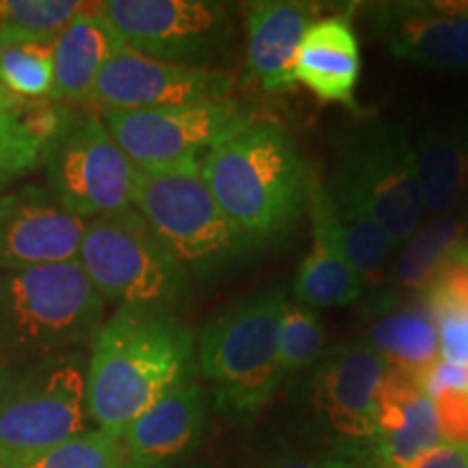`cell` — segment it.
Segmentation results:
<instances>
[{
    "label": "cell",
    "mask_w": 468,
    "mask_h": 468,
    "mask_svg": "<svg viewBox=\"0 0 468 468\" xmlns=\"http://www.w3.org/2000/svg\"><path fill=\"white\" fill-rule=\"evenodd\" d=\"M126 462L122 438L102 430H87L85 434L11 468H122Z\"/></svg>",
    "instance_id": "f546056e"
},
{
    "label": "cell",
    "mask_w": 468,
    "mask_h": 468,
    "mask_svg": "<svg viewBox=\"0 0 468 468\" xmlns=\"http://www.w3.org/2000/svg\"><path fill=\"white\" fill-rule=\"evenodd\" d=\"M25 104L27 102H22L20 98H16L14 93H9L3 85H0V115L17 113V111L25 107Z\"/></svg>",
    "instance_id": "e575fe53"
},
{
    "label": "cell",
    "mask_w": 468,
    "mask_h": 468,
    "mask_svg": "<svg viewBox=\"0 0 468 468\" xmlns=\"http://www.w3.org/2000/svg\"><path fill=\"white\" fill-rule=\"evenodd\" d=\"M365 16L395 57L434 69H468V0L368 3Z\"/></svg>",
    "instance_id": "5bb4252c"
},
{
    "label": "cell",
    "mask_w": 468,
    "mask_h": 468,
    "mask_svg": "<svg viewBox=\"0 0 468 468\" xmlns=\"http://www.w3.org/2000/svg\"><path fill=\"white\" fill-rule=\"evenodd\" d=\"M11 376H14V368H11V362L5 358L3 354H0V395H3V390L7 388Z\"/></svg>",
    "instance_id": "8d00e7d4"
},
{
    "label": "cell",
    "mask_w": 468,
    "mask_h": 468,
    "mask_svg": "<svg viewBox=\"0 0 468 468\" xmlns=\"http://www.w3.org/2000/svg\"><path fill=\"white\" fill-rule=\"evenodd\" d=\"M200 176L221 213L251 245L282 237L308 207L306 163L273 122L254 120L208 150Z\"/></svg>",
    "instance_id": "7a4b0ae2"
},
{
    "label": "cell",
    "mask_w": 468,
    "mask_h": 468,
    "mask_svg": "<svg viewBox=\"0 0 468 468\" xmlns=\"http://www.w3.org/2000/svg\"><path fill=\"white\" fill-rule=\"evenodd\" d=\"M308 207L313 215V250L292 282V302L313 310L349 306L360 300L365 286L343 248L325 183L310 180Z\"/></svg>",
    "instance_id": "2e32d148"
},
{
    "label": "cell",
    "mask_w": 468,
    "mask_h": 468,
    "mask_svg": "<svg viewBox=\"0 0 468 468\" xmlns=\"http://www.w3.org/2000/svg\"><path fill=\"white\" fill-rule=\"evenodd\" d=\"M399 468H468V444L441 442Z\"/></svg>",
    "instance_id": "836d02e7"
},
{
    "label": "cell",
    "mask_w": 468,
    "mask_h": 468,
    "mask_svg": "<svg viewBox=\"0 0 468 468\" xmlns=\"http://www.w3.org/2000/svg\"><path fill=\"white\" fill-rule=\"evenodd\" d=\"M133 208L193 276H213L254 248L221 213L200 165L137 169Z\"/></svg>",
    "instance_id": "5b68a950"
},
{
    "label": "cell",
    "mask_w": 468,
    "mask_h": 468,
    "mask_svg": "<svg viewBox=\"0 0 468 468\" xmlns=\"http://www.w3.org/2000/svg\"><path fill=\"white\" fill-rule=\"evenodd\" d=\"M0 468H9V466H7V464H5V462H3V460H0Z\"/></svg>",
    "instance_id": "ab89813d"
},
{
    "label": "cell",
    "mask_w": 468,
    "mask_h": 468,
    "mask_svg": "<svg viewBox=\"0 0 468 468\" xmlns=\"http://www.w3.org/2000/svg\"><path fill=\"white\" fill-rule=\"evenodd\" d=\"M104 300L79 261L0 271V354L37 362L91 343Z\"/></svg>",
    "instance_id": "3957f363"
},
{
    "label": "cell",
    "mask_w": 468,
    "mask_h": 468,
    "mask_svg": "<svg viewBox=\"0 0 468 468\" xmlns=\"http://www.w3.org/2000/svg\"><path fill=\"white\" fill-rule=\"evenodd\" d=\"M0 85L22 102H44L55 87V42L25 39L0 55Z\"/></svg>",
    "instance_id": "484cf974"
},
{
    "label": "cell",
    "mask_w": 468,
    "mask_h": 468,
    "mask_svg": "<svg viewBox=\"0 0 468 468\" xmlns=\"http://www.w3.org/2000/svg\"><path fill=\"white\" fill-rule=\"evenodd\" d=\"M91 5L79 0H0V25L22 39L55 42L63 28Z\"/></svg>",
    "instance_id": "f1b7e54d"
},
{
    "label": "cell",
    "mask_w": 468,
    "mask_h": 468,
    "mask_svg": "<svg viewBox=\"0 0 468 468\" xmlns=\"http://www.w3.org/2000/svg\"><path fill=\"white\" fill-rule=\"evenodd\" d=\"M204 427L207 397L196 379L186 378L126 427L122 444L128 460L154 468L196 447Z\"/></svg>",
    "instance_id": "d6986e66"
},
{
    "label": "cell",
    "mask_w": 468,
    "mask_h": 468,
    "mask_svg": "<svg viewBox=\"0 0 468 468\" xmlns=\"http://www.w3.org/2000/svg\"><path fill=\"white\" fill-rule=\"evenodd\" d=\"M98 14L134 52L159 61L200 66L232 35V11L210 0H104Z\"/></svg>",
    "instance_id": "8fae6325"
},
{
    "label": "cell",
    "mask_w": 468,
    "mask_h": 468,
    "mask_svg": "<svg viewBox=\"0 0 468 468\" xmlns=\"http://www.w3.org/2000/svg\"><path fill=\"white\" fill-rule=\"evenodd\" d=\"M388 371L362 341L335 345L321 356L310 379V401L321 423L343 442L341 453L373 460L378 395Z\"/></svg>",
    "instance_id": "7c38bea8"
},
{
    "label": "cell",
    "mask_w": 468,
    "mask_h": 468,
    "mask_svg": "<svg viewBox=\"0 0 468 468\" xmlns=\"http://www.w3.org/2000/svg\"><path fill=\"white\" fill-rule=\"evenodd\" d=\"M87 379L74 356L31 362L0 395V460L9 468L85 434Z\"/></svg>",
    "instance_id": "52a82bcc"
},
{
    "label": "cell",
    "mask_w": 468,
    "mask_h": 468,
    "mask_svg": "<svg viewBox=\"0 0 468 468\" xmlns=\"http://www.w3.org/2000/svg\"><path fill=\"white\" fill-rule=\"evenodd\" d=\"M330 196L332 213H335L343 248L347 251L351 265L362 280V286H379L386 282V265L397 250L390 234L379 226L371 210L362 204L349 189L325 183Z\"/></svg>",
    "instance_id": "cb8c5ba5"
},
{
    "label": "cell",
    "mask_w": 468,
    "mask_h": 468,
    "mask_svg": "<svg viewBox=\"0 0 468 468\" xmlns=\"http://www.w3.org/2000/svg\"><path fill=\"white\" fill-rule=\"evenodd\" d=\"M458 254L462 256V259H466V261H468V245H460V248H458Z\"/></svg>",
    "instance_id": "f35d334b"
},
{
    "label": "cell",
    "mask_w": 468,
    "mask_h": 468,
    "mask_svg": "<svg viewBox=\"0 0 468 468\" xmlns=\"http://www.w3.org/2000/svg\"><path fill=\"white\" fill-rule=\"evenodd\" d=\"M376 462L356 458L347 453H319V455H289L269 464L267 468H373Z\"/></svg>",
    "instance_id": "d6a6232c"
},
{
    "label": "cell",
    "mask_w": 468,
    "mask_h": 468,
    "mask_svg": "<svg viewBox=\"0 0 468 468\" xmlns=\"http://www.w3.org/2000/svg\"><path fill=\"white\" fill-rule=\"evenodd\" d=\"M102 300L165 310L186 295L189 273L137 208L87 221L79 259Z\"/></svg>",
    "instance_id": "8992f818"
},
{
    "label": "cell",
    "mask_w": 468,
    "mask_h": 468,
    "mask_svg": "<svg viewBox=\"0 0 468 468\" xmlns=\"http://www.w3.org/2000/svg\"><path fill=\"white\" fill-rule=\"evenodd\" d=\"M444 442L434 401L420 386L390 368L378 395L373 460L382 468H399Z\"/></svg>",
    "instance_id": "ac0fdd59"
},
{
    "label": "cell",
    "mask_w": 468,
    "mask_h": 468,
    "mask_svg": "<svg viewBox=\"0 0 468 468\" xmlns=\"http://www.w3.org/2000/svg\"><path fill=\"white\" fill-rule=\"evenodd\" d=\"M42 163L50 193L74 218L90 221L133 207L137 167L93 111L74 115Z\"/></svg>",
    "instance_id": "9c48e42d"
},
{
    "label": "cell",
    "mask_w": 468,
    "mask_h": 468,
    "mask_svg": "<svg viewBox=\"0 0 468 468\" xmlns=\"http://www.w3.org/2000/svg\"><path fill=\"white\" fill-rule=\"evenodd\" d=\"M196 330L165 310L120 306L91 341L85 368L87 414L122 438L144 410L189 378Z\"/></svg>",
    "instance_id": "6da1fadb"
},
{
    "label": "cell",
    "mask_w": 468,
    "mask_h": 468,
    "mask_svg": "<svg viewBox=\"0 0 468 468\" xmlns=\"http://www.w3.org/2000/svg\"><path fill=\"white\" fill-rule=\"evenodd\" d=\"M284 289H269L234 303L197 335V367L218 388V403L234 419H250L271 401L280 373V321Z\"/></svg>",
    "instance_id": "277c9868"
},
{
    "label": "cell",
    "mask_w": 468,
    "mask_h": 468,
    "mask_svg": "<svg viewBox=\"0 0 468 468\" xmlns=\"http://www.w3.org/2000/svg\"><path fill=\"white\" fill-rule=\"evenodd\" d=\"M460 237L462 224L452 218H441L420 226L414 237L401 245V254L386 273V282L420 292L442 262L460 248Z\"/></svg>",
    "instance_id": "d4e9b609"
},
{
    "label": "cell",
    "mask_w": 468,
    "mask_h": 468,
    "mask_svg": "<svg viewBox=\"0 0 468 468\" xmlns=\"http://www.w3.org/2000/svg\"><path fill=\"white\" fill-rule=\"evenodd\" d=\"M232 87L224 69L159 61L124 48L98 74L87 104L102 115L176 109L228 101Z\"/></svg>",
    "instance_id": "4fadbf2b"
},
{
    "label": "cell",
    "mask_w": 468,
    "mask_h": 468,
    "mask_svg": "<svg viewBox=\"0 0 468 468\" xmlns=\"http://www.w3.org/2000/svg\"><path fill=\"white\" fill-rule=\"evenodd\" d=\"M319 5L300 0H261L248 11L245 66L262 91H284L297 85L295 58Z\"/></svg>",
    "instance_id": "e0dca14e"
},
{
    "label": "cell",
    "mask_w": 468,
    "mask_h": 468,
    "mask_svg": "<svg viewBox=\"0 0 468 468\" xmlns=\"http://www.w3.org/2000/svg\"><path fill=\"white\" fill-rule=\"evenodd\" d=\"M137 169L200 165L202 156L256 120L248 104L232 101L176 109L126 111L102 117Z\"/></svg>",
    "instance_id": "30bf717a"
},
{
    "label": "cell",
    "mask_w": 468,
    "mask_h": 468,
    "mask_svg": "<svg viewBox=\"0 0 468 468\" xmlns=\"http://www.w3.org/2000/svg\"><path fill=\"white\" fill-rule=\"evenodd\" d=\"M393 371L420 382L441 360L434 317L423 302L386 300L367 325L362 338Z\"/></svg>",
    "instance_id": "7402d4cb"
},
{
    "label": "cell",
    "mask_w": 468,
    "mask_h": 468,
    "mask_svg": "<svg viewBox=\"0 0 468 468\" xmlns=\"http://www.w3.org/2000/svg\"><path fill=\"white\" fill-rule=\"evenodd\" d=\"M87 221L69 215L50 189L20 186L0 197V271L79 259Z\"/></svg>",
    "instance_id": "9a60e30c"
},
{
    "label": "cell",
    "mask_w": 468,
    "mask_h": 468,
    "mask_svg": "<svg viewBox=\"0 0 468 468\" xmlns=\"http://www.w3.org/2000/svg\"><path fill=\"white\" fill-rule=\"evenodd\" d=\"M360 79V46L345 16L317 17L303 35L295 58V80L325 102L354 104Z\"/></svg>",
    "instance_id": "ffe728a7"
},
{
    "label": "cell",
    "mask_w": 468,
    "mask_h": 468,
    "mask_svg": "<svg viewBox=\"0 0 468 468\" xmlns=\"http://www.w3.org/2000/svg\"><path fill=\"white\" fill-rule=\"evenodd\" d=\"M16 115L35 142L42 145L44 150H48L50 145L66 133L69 122L74 120L76 111L74 107H69V104L44 101L25 104Z\"/></svg>",
    "instance_id": "1f68e13d"
},
{
    "label": "cell",
    "mask_w": 468,
    "mask_h": 468,
    "mask_svg": "<svg viewBox=\"0 0 468 468\" xmlns=\"http://www.w3.org/2000/svg\"><path fill=\"white\" fill-rule=\"evenodd\" d=\"M122 468H150V466H144V464H139V462H133V460H128L124 466Z\"/></svg>",
    "instance_id": "74e56055"
},
{
    "label": "cell",
    "mask_w": 468,
    "mask_h": 468,
    "mask_svg": "<svg viewBox=\"0 0 468 468\" xmlns=\"http://www.w3.org/2000/svg\"><path fill=\"white\" fill-rule=\"evenodd\" d=\"M16 42H25V39H22L20 35H16L14 31H11V28H7L5 25H0V55H3V52L7 50L11 44H16Z\"/></svg>",
    "instance_id": "d590c367"
},
{
    "label": "cell",
    "mask_w": 468,
    "mask_h": 468,
    "mask_svg": "<svg viewBox=\"0 0 468 468\" xmlns=\"http://www.w3.org/2000/svg\"><path fill=\"white\" fill-rule=\"evenodd\" d=\"M419 386L434 401L444 442L468 444V367L438 360Z\"/></svg>",
    "instance_id": "83f0119b"
},
{
    "label": "cell",
    "mask_w": 468,
    "mask_h": 468,
    "mask_svg": "<svg viewBox=\"0 0 468 468\" xmlns=\"http://www.w3.org/2000/svg\"><path fill=\"white\" fill-rule=\"evenodd\" d=\"M128 46L98 14L96 3L76 16L55 39V87L52 102L87 104L98 74Z\"/></svg>",
    "instance_id": "44dd1931"
},
{
    "label": "cell",
    "mask_w": 468,
    "mask_h": 468,
    "mask_svg": "<svg viewBox=\"0 0 468 468\" xmlns=\"http://www.w3.org/2000/svg\"><path fill=\"white\" fill-rule=\"evenodd\" d=\"M325 324L317 310L286 302L280 321V373L292 378L314 367L325 354Z\"/></svg>",
    "instance_id": "4316f807"
},
{
    "label": "cell",
    "mask_w": 468,
    "mask_h": 468,
    "mask_svg": "<svg viewBox=\"0 0 468 468\" xmlns=\"http://www.w3.org/2000/svg\"><path fill=\"white\" fill-rule=\"evenodd\" d=\"M46 150L25 131L16 113L0 115V191L44 161Z\"/></svg>",
    "instance_id": "4dcf8cb0"
},
{
    "label": "cell",
    "mask_w": 468,
    "mask_h": 468,
    "mask_svg": "<svg viewBox=\"0 0 468 468\" xmlns=\"http://www.w3.org/2000/svg\"><path fill=\"white\" fill-rule=\"evenodd\" d=\"M414 156L425 213L452 218L468 196V124L453 122L425 131Z\"/></svg>",
    "instance_id": "603a6c76"
},
{
    "label": "cell",
    "mask_w": 468,
    "mask_h": 468,
    "mask_svg": "<svg viewBox=\"0 0 468 468\" xmlns=\"http://www.w3.org/2000/svg\"><path fill=\"white\" fill-rule=\"evenodd\" d=\"M332 183L354 193L401 248L423 226L417 156L408 133L388 122H367L343 134Z\"/></svg>",
    "instance_id": "ba28073f"
}]
</instances>
